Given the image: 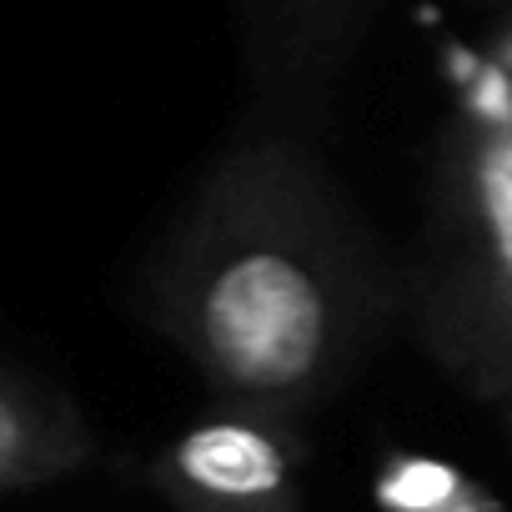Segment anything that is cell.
<instances>
[{
    "mask_svg": "<svg viewBox=\"0 0 512 512\" xmlns=\"http://www.w3.org/2000/svg\"><path fill=\"white\" fill-rule=\"evenodd\" d=\"M156 327L236 407L287 417L347 367L367 327V277L322 176L292 146L216 166L171 236Z\"/></svg>",
    "mask_w": 512,
    "mask_h": 512,
    "instance_id": "6da1fadb",
    "label": "cell"
},
{
    "mask_svg": "<svg viewBox=\"0 0 512 512\" xmlns=\"http://www.w3.org/2000/svg\"><path fill=\"white\" fill-rule=\"evenodd\" d=\"M422 332L467 392L512 397V121L477 126L457 151L422 277Z\"/></svg>",
    "mask_w": 512,
    "mask_h": 512,
    "instance_id": "7a4b0ae2",
    "label": "cell"
},
{
    "mask_svg": "<svg viewBox=\"0 0 512 512\" xmlns=\"http://www.w3.org/2000/svg\"><path fill=\"white\" fill-rule=\"evenodd\" d=\"M151 477L181 512H307L287 432L251 407L186 427Z\"/></svg>",
    "mask_w": 512,
    "mask_h": 512,
    "instance_id": "3957f363",
    "label": "cell"
},
{
    "mask_svg": "<svg viewBox=\"0 0 512 512\" xmlns=\"http://www.w3.org/2000/svg\"><path fill=\"white\" fill-rule=\"evenodd\" d=\"M91 452L76 412L0 372V497L76 472Z\"/></svg>",
    "mask_w": 512,
    "mask_h": 512,
    "instance_id": "277c9868",
    "label": "cell"
},
{
    "mask_svg": "<svg viewBox=\"0 0 512 512\" xmlns=\"http://www.w3.org/2000/svg\"><path fill=\"white\" fill-rule=\"evenodd\" d=\"M277 6V16L292 26V36L307 46V51H317V41H327V26L347 11V0H272Z\"/></svg>",
    "mask_w": 512,
    "mask_h": 512,
    "instance_id": "5b68a950",
    "label": "cell"
},
{
    "mask_svg": "<svg viewBox=\"0 0 512 512\" xmlns=\"http://www.w3.org/2000/svg\"><path fill=\"white\" fill-rule=\"evenodd\" d=\"M502 407V427H507V447H512V397L507 402H497Z\"/></svg>",
    "mask_w": 512,
    "mask_h": 512,
    "instance_id": "8992f818",
    "label": "cell"
},
{
    "mask_svg": "<svg viewBox=\"0 0 512 512\" xmlns=\"http://www.w3.org/2000/svg\"><path fill=\"white\" fill-rule=\"evenodd\" d=\"M502 56H507V66H512V36H507V46H502Z\"/></svg>",
    "mask_w": 512,
    "mask_h": 512,
    "instance_id": "52a82bcc",
    "label": "cell"
}]
</instances>
